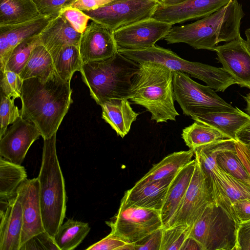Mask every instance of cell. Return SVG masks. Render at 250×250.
I'll list each match as a JSON object with an SVG mask.
<instances>
[{"label":"cell","instance_id":"cell-46","mask_svg":"<svg viewBox=\"0 0 250 250\" xmlns=\"http://www.w3.org/2000/svg\"><path fill=\"white\" fill-rule=\"evenodd\" d=\"M113 0H77L71 6L85 12L96 10Z\"/></svg>","mask_w":250,"mask_h":250},{"label":"cell","instance_id":"cell-53","mask_svg":"<svg viewBox=\"0 0 250 250\" xmlns=\"http://www.w3.org/2000/svg\"></svg>","mask_w":250,"mask_h":250},{"label":"cell","instance_id":"cell-3","mask_svg":"<svg viewBox=\"0 0 250 250\" xmlns=\"http://www.w3.org/2000/svg\"><path fill=\"white\" fill-rule=\"evenodd\" d=\"M242 5L234 0L218 11L193 23L172 27L164 38L168 44L185 43L195 49L214 51L220 42L240 37Z\"/></svg>","mask_w":250,"mask_h":250},{"label":"cell","instance_id":"cell-43","mask_svg":"<svg viewBox=\"0 0 250 250\" xmlns=\"http://www.w3.org/2000/svg\"><path fill=\"white\" fill-rule=\"evenodd\" d=\"M160 228L134 244V250H160L163 230Z\"/></svg>","mask_w":250,"mask_h":250},{"label":"cell","instance_id":"cell-20","mask_svg":"<svg viewBox=\"0 0 250 250\" xmlns=\"http://www.w3.org/2000/svg\"><path fill=\"white\" fill-rule=\"evenodd\" d=\"M82 34L61 14L54 17L39 34L40 43L53 55L68 45L79 46Z\"/></svg>","mask_w":250,"mask_h":250},{"label":"cell","instance_id":"cell-25","mask_svg":"<svg viewBox=\"0 0 250 250\" xmlns=\"http://www.w3.org/2000/svg\"><path fill=\"white\" fill-rule=\"evenodd\" d=\"M192 149L170 153L153 165L150 170L135 184L138 186L152 182L175 176L193 159Z\"/></svg>","mask_w":250,"mask_h":250},{"label":"cell","instance_id":"cell-21","mask_svg":"<svg viewBox=\"0 0 250 250\" xmlns=\"http://www.w3.org/2000/svg\"><path fill=\"white\" fill-rule=\"evenodd\" d=\"M175 176L138 186H134L125 192L123 197L134 205L160 212Z\"/></svg>","mask_w":250,"mask_h":250},{"label":"cell","instance_id":"cell-28","mask_svg":"<svg viewBox=\"0 0 250 250\" xmlns=\"http://www.w3.org/2000/svg\"><path fill=\"white\" fill-rule=\"evenodd\" d=\"M26 179L24 167L0 158V201L13 196Z\"/></svg>","mask_w":250,"mask_h":250},{"label":"cell","instance_id":"cell-40","mask_svg":"<svg viewBox=\"0 0 250 250\" xmlns=\"http://www.w3.org/2000/svg\"><path fill=\"white\" fill-rule=\"evenodd\" d=\"M60 250L54 238L46 231L36 234L24 243L20 250Z\"/></svg>","mask_w":250,"mask_h":250},{"label":"cell","instance_id":"cell-23","mask_svg":"<svg viewBox=\"0 0 250 250\" xmlns=\"http://www.w3.org/2000/svg\"><path fill=\"white\" fill-rule=\"evenodd\" d=\"M190 117L194 121L210 126L234 140L237 131L250 120V116L240 109L235 111H209Z\"/></svg>","mask_w":250,"mask_h":250},{"label":"cell","instance_id":"cell-51","mask_svg":"<svg viewBox=\"0 0 250 250\" xmlns=\"http://www.w3.org/2000/svg\"><path fill=\"white\" fill-rule=\"evenodd\" d=\"M243 98L247 102L246 110L247 112V114L250 116V93L247 94L246 96H243Z\"/></svg>","mask_w":250,"mask_h":250},{"label":"cell","instance_id":"cell-1","mask_svg":"<svg viewBox=\"0 0 250 250\" xmlns=\"http://www.w3.org/2000/svg\"><path fill=\"white\" fill-rule=\"evenodd\" d=\"M70 82L55 72L45 81L32 78L23 81L21 117L33 123L43 139L57 131L72 103Z\"/></svg>","mask_w":250,"mask_h":250},{"label":"cell","instance_id":"cell-38","mask_svg":"<svg viewBox=\"0 0 250 250\" xmlns=\"http://www.w3.org/2000/svg\"><path fill=\"white\" fill-rule=\"evenodd\" d=\"M23 80L20 75L12 71H0V93L8 97L21 98Z\"/></svg>","mask_w":250,"mask_h":250},{"label":"cell","instance_id":"cell-16","mask_svg":"<svg viewBox=\"0 0 250 250\" xmlns=\"http://www.w3.org/2000/svg\"><path fill=\"white\" fill-rule=\"evenodd\" d=\"M79 48L83 63L105 60L118 52L112 33L94 21L82 34Z\"/></svg>","mask_w":250,"mask_h":250},{"label":"cell","instance_id":"cell-49","mask_svg":"<svg viewBox=\"0 0 250 250\" xmlns=\"http://www.w3.org/2000/svg\"><path fill=\"white\" fill-rule=\"evenodd\" d=\"M204 250L200 244L190 236L187 239L181 248V250Z\"/></svg>","mask_w":250,"mask_h":250},{"label":"cell","instance_id":"cell-31","mask_svg":"<svg viewBox=\"0 0 250 250\" xmlns=\"http://www.w3.org/2000/svg\"><path fill=\"white\" fill-rule=\"evenodd\" d=\"M236 141L232 139H225L200 146L193 150L194 155L198 157L211 191L212 173L217 166L216 157L219 153L223 151L234 148Z\"/></svg>","mask_w":250,"mask_h":250},{"label":"cell","instance_id":"cell-8","mask_svg":"<svg viewBox=\"0 0 250 250\" xmlns=\"http://www.w3.org/2000/svg\"><path fill=\"white\" fill-rule=\"evenodd\" d=\"M173 85L175 100L186 116L239 109L225 102L211 88L196 82L186 73L174 70Z\"/></svg>","mask_w":250,"mask_h":250},{"label":"cell","instance_id":"cell-52","mask_svg":"<svg viewBox=\"0 0 250 250\" xmlns=\"http://www.w3.org/2000/svg\"><path fill=\"white\" fill-rule=\"evenodd\" d=\"M245 33L247 38L246 42L250 49V27L246 30Z\"/></svg>","mask_w":250,"mask_h":250},{"label":"cell","instance_id":"cell-2","mask_svg":"<svg viewBox=\"0 0 250 250\" xmlns=\"http://www.w3.org/2000/svg\"><path fill=\"white\" fill-rule=\"evenodd\" d=\"M173 74L160 63H140L126 99L144 107L157 123L176 121L179 114L174 105Z\"/></svg>","mask_w":250,"mask_h":250},{"label":"cell","instance_id":"cell-37","mask_svg":"<svg viewBox=\"0 0 250 250\" xmlns=\"http://www.w3.org/2000/svg\"><path fill=\"white\" fill-rule=\"evenodd\" d=\"M0 138L3 136L10 124H13L21 116V110L14 103L15 99L0 93Z\"/></svg>","mask_w":250,"mask_h":250},{"label":"cell","instance_id":"cell-36","mask_svg":"<svg viewBox=\"0 0 250 250\" xmlns=\"http://www.w3.org/2000/svg\"><path fill=\"white\" fill-rule=\"evenodd\" d=\"M192 226L180 224L164 228L160 250H181Z\"/></svg>","mask_w":250,"mask_h":250},{"label":"cell","instance_id":"cell-9","mask_svg":"<svg viewBox=\"0 0 250 250\" xmlns=\"http://www.w3.org/2000/svg\"><path fill=\"white\" fill-rule=\"evenodd\" d=\"M105 223L111 228V233L130 243L164 227L160 211L134 205L124 197L116 215Z\"/></svg>","mask_w":250,"mask_h":250},{"label":"cell","instance_id":"cell-26","mask_svg":"<svg viewBox=\"0 0 250 250\" xmlns=\"http://www.w3.org/2000/svg\"><path fill=\"white\" fill-rule=\"evenodd\" d=\"M40 15L35 0H0V25L21 23Z\"/></svg>","mask_w":250,"mask_h":250},{"label":"cell","instance_id":"cell-33","mask_svg":"<svg viewBox=\"0 0 250 250\" xmlns=\"http://www.w3.org/2000/svg\"><path fill=\"white\" fill-rule=\"evenodd\" d=\"M213 177L224 189L232 205L241 200L250 199V185L228 174L217 166L212 171V180Z\"/></svg>","mask_w":250,"mask_h":250},{"label":"cell","instance_id":"cell-30","mask_svg":"<svg viewBox=\"0 0 250 250\" xmlns=\"http://www.w3.org/2000/svg\"><path fill=\"white\" fill-rule=\"evenodd\" d=\"M51 56L56 72L65 81L71 82L74 73L80 71L83 64L77 45H65Z\"/></svg>","mask_w":250,"mask_h":250},{"label":"cell","instance_id":"cell-41","mask_svg":"<svg viewBox=\"0 0 250 250\" xmlns=\"http://www.w3.org/2000/svg\"><path fill=\"white\" fill-rule=\"evenodd\" d=\"M60 14L66 19L78 32L82 34L87 26L90 17L78 8L70 6L63 9Z\"/></svg>","mask_w":250,"mask_h":250},{"label":"cell","instance_id":"cell-54","mask_svg":"<svg viewBox=\"0 0 250 250\" xmlns=\"http://www.w3.org/2000/svg\"></svg>","mask_w":250,"mask_h":250},{"label":"cell","instance_id":"cell-47","mask_svg":"<svg viewBox=\"0 0 250 250\" xmlns=\"http://www.w3.org/2000/svg\"><path fill=\"white\" fill-rule=\"evenodd\" d=\"M235 147L237 154L250 176V149L237 141Z\"/></svg>","mask_w":250,"mask_h":250},{"label":"cell","instance_id":"cell-14","mask_svg":"<svg viewBox=\"0 0 250 250\" xmlns=\"http://www.w3.org/2000/svg\"><path fill=\"white\" fill-rule=\"evenodd\" d=\"M223 68L241 87L250 88V49L241 37L214 49Z\"/></svg>","mask_w":250,"mask_h":250},{"label":"cell","instance_id":"cell-6","mask_svg":"<svg viewBox=\"0 0 250 250\" xmlns=\"http://www.w3.org/2000/svg\"><path fill=\"white\" fill-rule=\"evenodd\" d=\"M118 52L138 63L151 62L161 63L173 71L183 72L205 82L215 91L224 92L229 86L237 84L223 68L184 60L170 49L155 45L144 49L118 48Z\"/></svg>","mask_w":250,"mask_h":250},{"label":"cell","instance_id":"cell-42","mask_svg":"<svg viewBox=\"0 0 250 250\" xmlns=\"http://www.w3.org/2000/svg\"><path fill=\"white\" fill-rule=\"evenodd\" d=\"M77 0H35L41 15L57 16Z\"/></svg>","mask_w":250,"mask_h":250},{"label":"cell","instance_id":"cell-7","mask_svg":"<svg viewBox=\"0 0 250 250\" xmlns=\"http://www.w3.org/2000/svg\"><path fill=\"white\" fill-rule=\"evenodd\" d=\"M238 225L223 208L212 202L194 224L189 236L204 250H236Z\"/></svg>","mask_w":250,"mask_h":250},{"label":"cell","instance_id":"cell-19","mask_svg":"<svg viewBox=\"0 0 250 250\" xmlns=\"http://www.w3.org/2000/svg\"><path fill=\"white\" fill-rule=\"evenodd\" d=\"M0 203V250H20L23 218L18 189L13 196Z\"/></svg>","mask_w":250,"mask_h":250},{"label":"cell","instance_id":"cell-29","mask_svg":"<svg viewBox=\"0 0 250 250\" xmlns=\"http://www.w3.org/2000/svg\"><path fill=\"white\" fill-rule=\"evenodd\" d=\"M90 230L88 223L69 219L59 228L54 239L60 250H72L83 242Z\"/></svg>","mask_w":250,"mask_h":250},{"label":"cell","instance_id":"cell-4","mask_svg":"<svg viewBox=\"0 0 250 250\" xmlns=\"http://www.w3.org/2000/svg\"><path fill=\"white\" fill-rule=\"evenodd\" d=\"M56 133L43 139L39 176V195L45 231L54 238L65 216L67 196L58 158Z\"/></svg>","mask_w":250,"mask_h":250},{"label":"cell","instance_id":"cell-44","mask_svg":"<svg viewBox=\"0 0 250 250\" xmlns=\"http://www.w3.org/2000/svg\"><path fill=\"white\" fill-rule=\"evenodd\" d=\"M236 250H250V220L238 225Z\"/></svg>","mask_w":250,"mask_h":250},{"label":"cell","instance_id":"cell-48","mask_svg":"<svg viewBox=\"0 0 250 250\" xmlns=\"http://www.w3.org/2000/svg\"><path fill=\"white\" fill-rule=\"evenodd\" d=\"M235 140L250 148V120L237 131Z\"/></svg>","mask_w":250,"mask_h":250},{"label":"cell","instance_id":"cell-24","mask_svg":"<svg viewBox=\"0 0 250 250\" xmlns=\"http://www.w3.org/2000/svg\"><path fill=\"white\" fill-rule=\"evenodd\" d=\"M101 106L102 118L123 138L128 134L139 114L133 110L126 98L111 99Z\"/></svg>","mask_w":250,"mask_h":250},{"label":"cell","instance_id":"cell-17","mask_svg":"<svg viewBox=\"0 0 250 250\" xmlns=\"http://www.w3.org/2000/svg\"><path fill=\"white\" fill-rule=\"evenodd\" d=\"M18 191L22 209L21 246L32 237L45 229L42 222L38 177L26 179L19 187Z\"/></svg>","mask_w":250,"mask_h":250},{"label":"cell","instance_id":"cell-13","mask_svg":"<svg viewBox=\"0 0 250 250\" xmlns=\"http://www.w3.org/2000/svg\"><path fill=\"white\" fill-rule=\"evenodd\" d=\"M40 136L35 125L21 116L0 138V157L21 165L29 148Z\"/></svg>","mask_w":250,"mask_h":250},{"label":"cell","instance_id":"cell-12","mask_svg":"<svg viewBox=\"0 0 250 250\" xmlns=\"http://www.w3.org/2000/svg\"><path fill=\"white\" fill-rule=\"evenodd\" d=\"M171 27L169 23L151 18L119 29L112 34L118 48L144 49L155 46Z\"/></svg>","mask_w":250,"mask_h":250},{"label":"cell","instance_id":"cell-39","mask_svg":"<svg viewBox=\"0 0 250 250\" xmlns=\"http://www.w3.org/2000/svg\"><path fill=\"white\" fill-rule=\"evenodd\" d=\"M87 250H134V244L110 233L107 236L86 249Z\"/></svg>","mask_w":250,"mask_h":250},{"label":"cell","instance_id":"cell-35","mask_svg":"<svg viewBox=\"0 0 250 250\" xmlns=\"http://www.w3.org/2000/svg\"><path fill=\"white\" fill-rule=\"evenodd\" d=\"M40 43L39 35L20 42L13 50L6 63L5 70L12 71L19 75L27 62L33 49Z\"/></svg>","mask_w":250,"mask_h":250},{"label":"cell","instance_id":"cell-27","mask_svg":"<svg viewBox=\"0 0 250 250\" xmlns=\"http://www.w3.org/2000/svg\"><path fill=\"white\" fill-rule=\"evenodd\" d=\"M56 72L52 56L40 43L33 50L30 56L19 74L23 81L37 78L45 81Z\"/></svg>","mask_w":250,"mask_h":250},{"label":"cell","instance_id":"cell-18","mask_svg":"<svg viewBox=\"0 0 250 250\" xmlns=\"http://www.w3.org/2000/svg\"><path fill=\"white\" fill-rule=\"evenodd\" d=\"M54 17L40 15L21 23L0 25V71L5 70L6 63L14 48L24 40L39 35Z\"/></svg>","mask_w":250,"mask_h":250},{"label":"cell","instance_id":"cell-50","mask_svg":"<svg viewBox=\"0 0 250 250\" xmlns=\"http://www.w3.org/2000/svg\"><path fill=\"white\" fill-rule=\"evenodd\" d=\"M187 0H160V3L163 5L169 6L178 4Z\"/></svg>","mask_w":250,"mask_h":250},{"label":"cell","instance_id":"cell-5","mask_svg":"<svg viewBox=\"0 0 250 250\" xmlns=\"http://www.w3.org/2000/svg\"><path fill=\"white\" fill-rule=\"evenodd\" d=\"M139 69V63L118 52L108 59L83 63L80 72L91 96L101 106L111 99L126 98Z\"/></svg>","mask_w":250,"mask_h":250},{"label":"cell","instance_id":"cell-45","mask_svg":"<svg viewBox=\"0 0 250 250\" xmlns=\"http://www.w3.org/2000/svg\"><path fill=\"white\" fill-rule=\"evenodd\" d=\"M236 216L239 222L250 220V199H244L232 204Z\"/></svg>","mask_w":250,"mask_h":250},{"label":"cell","instance_id":"cell-11","mask_svg":"<svg viewBox=\"0 0 250 250\" xmlns=\"http://www.w3.org/2000/svg\"><path fill=\"white\" fill-rule=\"evenodd\" d=\"M194 157L195 167L192 177L182 203L168 227L180 224L193 226L207 206L214 202L198 157L195 155Z\"/></svg>","mask_w":250,"mask_h":250},{"label":"cell","instance_id":"cell-10","mask_svg":"<svg viewBox=\"0 0 250 250\" xmlns=\"http://www.w3.org/2000/svg\"><path fill=\"white\" fill-rule=\"evenodd\" d=\"M160 0H114L94 10L85 11L92 21L112 33L138 21L151 18Z\"/></svg>","mask_w":250,"mask_h":250},{"label":"cell","instance_id":"cell-34","mask_svg":"<svg viewBox=\"0 0 250 250\" xmlns=\"http://www.w3.org/2000/svg\"><path fill=\"white\" fill-rule=\"evenodd\" d=\"M216 165L226 172L250 185V176L237 154L236 147L219 153Z\"/></svg>","mask_w":250,"mask_h":250},{"label":"cell","instance_id":"cell-32","mask_svg":"<svg viewBox=\"0 0 250 250\" xmlns=\"http://www.w3.org/2000/svg\"><path fill=\"white\" fill-rule=\"evenodd\" d=\"M182 137L186 145L193 150L219 140L229 139L217 129L196 121L183 130Z\"/></svg>","mask_w":250,"mask_h":250},{"label":"cell","instance_id":"cell-15","mask_svg":"<svg viewBox=\"0 0 250 250\" xmlns=\"http://www.w3.org/2000/svg\"><path fill=\"white\" fill-rule=\"evenodd\" d=\"M234 0H187L173 5L160 2L151 18L173 25L192 19L204 18L218 11Z\"/></svg>","mask_w":250,"mask_h":250},{"label":"cell","instance_id":"cell-22","mask_svg":"<svg viewBox=\"0 0 250 250\" xmlns=\"http://www.w3.org/2000/svg\"><path fill=\"white\" fill-rule=\"evenodd\" d=\"M195 167V158L175 176L160 211L164 228L169 224L180 208L192 177Z\"/></svg>","mask_w":250,"mask_h":250}]
</instances>
